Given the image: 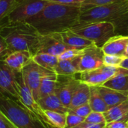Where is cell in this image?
I'll return each instance as SVG.
<instances>
[{
  "label": "cell",
  "mask_w": 128,
  "mask_h": 128,
  "mask_svg": "<svg viewBox=\"0 0 128 128\" xmlns=\"http://www.w3.org/2000/svg\"><path fill=\"white\" fill-rule=\"evenodd\" d=\"M33 54L29 51L11 52L4 62L16 73H21L22 69L32 61Z\"/></svg>",
  "instance_id": "obj_14"
},
{
  "label": "cell",
  "mask_w": 128,
  "mask_h": 128,
  "mask_svg": "<svg viewBox=\"0 0 128 128\" xmlns=\"http://www.w3.org/2000/svg\"><path fill=\"white\" fill-rule=\"evenodd\" d=\"M11 52L7 43L0 35V61H4L5 58Z\"/></svg>",
  "instance_id": "obj_35"
},
{
  "label": "cell",
  "mask_w": 128,
  "mask_h": 128,
  "mask_svg": "<svg viewBox=\"0 0 128 128\" xmlns=\"http://www.w3.org/2000/svg\"><path fill=\"white\" fill-rule=\"evenodd\" d=\"M38 103L43 110L54 111L65 114L68 112V109L63 105L56 94H52L50 95L41 98L38 100Z\"/></svg>",
  "instance_id": "obj_20"
},
{
  "label": "cell",
  "mask_w": 128,
  "mask_h": 128,
  "mask_svg": "<svg viewBox=\"0 0 128 128\" xmlns=\"http://www.w3.org/2000/svg\"><path fill=\"white\" fill-rule=\"evenodd\" d=\"M54 71L47 70L33 60L31 61L22 70L21 75L26 86L31 90L34 99H39V88L41 80L44 76L54 74Z\"/></svg>",
  "instance_id": "obj_8"
},
{
  "label": "cell",
  "mask_w": 128,
  "mask_h": 128,
  "mask_svg": "<svg viewBox=\"0 0 128 128\" xmlns=\"http://www.w3.org/2000/svg\"><path fill=\"white\" fill-rule=\"evenodd\" d=\"M17 3L18 0H0V26L6 22L7 17Z\"/></svg>",
  "instance_id": "obj_28"
},
{
  "label": "cell",
  "mask_w": 128,
  "mask_h": 128,
  "mask_svg": "<svg viewBox=\"0 0 128 128\" xmlns=\"http://www.w3.org/2000/svg\"><path fill=\"white\" fill-rule=\"evenodd\" d=\"M46 128H53V127L50 126V124H48L46 123Z\"/></svg>",
  "instance_id": "obj_42"
},
{
  "label": "cell",
  "mask_w": 128,
  "mask_h": 128,
  "mask_svg": "<svg viewBox=\"0 0 128 128\" xmlns=\"http://www.w3.org/2000/svg\"><path fill=\"white\" fill-rule=\"evenodd\" d=\"M0 35L11 52L29 51L34 55L40 34L28 22H5L0 26Z\"/></svg>",
  "instance_id": "obj_2"
},
{
  "label": "cell",
  "mask_w": 128,
  "mask_h": 128,
  "mask_svg": "<svg viewBox=\"0 0 128 128\" xmlns=\"http://www.w3.org/2000/svg\"><path fill=\"white\" fill-rule=\"evenodd\" d=\"M44 121L50 126L56 128H66L67 113H61L54 111L44 110Z\"/></svg>",
  "instance_id": "obj_26"
},
{
  "label": "cell",
  "mask_w": 128,
  "mask_h": 128,
  "mask_svg": "<svg viewBox=\"0 0 128 128\" xmlns=\"http://www.w3.org/2000/svg\"><path fill=\"white\" fill-rule=\"evenodd\" d=\"M112 23L115 27L116 35L128 36V12L118 16Z\"/></svg>",
  "instance_id": "obj_27"
},
{
  "label": "cell",
  "mask_w": 128,
  "mask_h": 128,
  "mask_svg": "<svg viewBox=\"0 0 128 128\" xmlns=\"http://www.w3.org/2000/svg\"><path fill=\"white\" fill-rule=\"evenodd\" d=\"M103 86L119 92L128 97V74H118Z\"/></svg>",
  "instance_id": "obj_23"
},
{
  "label": "cell",
  "mask_w": 128,
  "mask_h": 128,
  "mask_svg": "<svg viewBox=\"0 0 128 128\" xmlns=\"http://www.w3.org/2000/svg\"><path fill=\"white\" fill-rule=\"evenodd\" d=\"M128 43V36L115 35L110 38L102 46V50L105 55L124 56L125 49Z\"/></svg>",
  "instance_id": "obj_15"
},
{
  "label": "cell",
  "mask_w": 128,
  "mask_h": 128,
  "mask_svg": "<svg viewBox=\"0 0 128 128\" xmlns=\"http://www.w3.org/2000/svg\"><path fill=\"white\" fill-rule=\"evenodd\" d=\"M80 7L50 2L44 10L28 22L40 34L61 33L80 22Z\"/></svg>",
  "instance_id": "obj_1"
},
{
  "label": "cell",
  "mask_w": 128,
  "mask_h": 128,
  "mask_svg": "<svg viewBox=\"0 0 128 128\" xmlns=\"http://www.w3.org/2000/svg\"><path fill=\"white\" fill-rule=\"evenodd\" d=\"M104 56L102 49L94 44L82 50L80 62V72L94 70L104 66Z\"/></svg>",
  "instance_id": "obj_12"
},
{
  "label": "cell",
  "mask_w": 128,
  "mask_h": 128,
  "mask_svg": "<svg viewBox=\"0 0 128 128\" xmlns=\"http://www.w3.org/2000/svg\"><path fill=\"white\" fill-rule=\"evenodd\" d=\"M32 60L40 66L52 71L55 70V68L59 61L58 56L47 53L34 54L32 56Z\"/></svg>",
  "instance_id": "obj_25"
},
{
  "label": "cell",
  "mask_w": 128,
  "mask_h": 128,
  "mask_svg": "<svg viewBox=\"0 0 128 128\" xmlns=\"http://www.w3.org/2000/svg\"><path fill=\"white\" fill-rule=\"evenodd\" d=\"M0 128H16L10 119L0 110Z\"/></svg>",
  "instance_id": "obj_37"
},
{
  "label": "cell",
  "mask_w": 128,
  "mask_h": 128,
  "mask_svg": "<svg viewBox=\"0 0 128 128\" xmlns=\"http://www.w3.org/2000/svg\"><path fill=\"white\" fill-rule=\"evenodd\" d=\"M0 110L16 128H46V122L34 116L16 99L0 91Z\"/></svg>",
  "instance_id": "obj_3"
},
{
  "label": "cell",
  "mask_w": 128,
  "mask_h": 128,
  "mask_svg": "<svg viewBox=\"0 0 128 128\" xmlns=\"http://www.w3.org/2000/svg\"><path fill=\"white\" fill-rule=\"evenodd\" d=\"M124 1H128V0H85L80 6V10L81 12H82L90 8H92L94 7L112 4V3H118Z\"/></svg>",
  "instance_id": "obj_29"
},
{
  "label": "cell",
  "mask_w": 128,
  "mask_h": 128,
  "mask_svg": "<svg viewBox=\"0 0 128 128\" xmlns=\"http://www.w3.org/2000/svg\"><path fill=\"white\" fill-rule=\"evenodd\" d=\"M119 67L128 69V58H124V59L123 60V62H122V64H120Z\"/></svg>",
  "instance_id": "obj_40"
},
{
  "label": "cell",
  "mask_w": 128,
  "mask_h": 128,
  "mask_svg": "<svg viewBox=\"0 0 128 128\" xmlns=\"http://www.w3.org/2000/svg\"><path fill=\"white\" fill-rule=\"evenodd\" d=\"M124 56H125V58H128V44H127L126 49H125V53H124Z\"/></svg>",
  "instance_id": "obj_41"
},
{
  "label": "cell",
  "mask_w": 128,
  "mask_h": 128,
  "mask_svg": "<svg viewBox=\"0 0 128 128\" xmlns=\"http://www.w3.org/2000/svg\"><path fill=\"white\" fill-rule=\"evenodd\" d=\"M125 57L112 56V55H105L104 56V64L106 66H113L119 67Z\"/></svg>",
  "instance_id": "obj_31"
},
{
  "label": "cell",
  "mask_w": 128,
  "mask_h": 128,
  "mask_svg": "<svg viewBox=\"0 0 128 128\" xmlns=\"http://www.w3.org/2000/svg\"></svg>",
  "instance_id": "obj_43"
},
{
  "label": "cell",
  "mask_w": 128,
  "mask_h": 128,
  "mask_svg": "<svg viewBox=\"0 0 128 128\" xmlns=\"http://www.w3.org/2000/svg\"><path fill=\"white\" fill-rule=\"evenodd\" d=\"M92 112V108H91L89 104H86L80 106H78V107H76L75 109L68 110V112L86 118Z\"/></svg>",
  "instance_id": "obj_30"
},
{
  "label": "cell",
  "mask_w": 128,
  "mask_h": 128,
  "mask_svg": "<svg viewBox=\"0 0 128 128\" xmlns=\"http://www.w3.org/2000/svg\"><path fill=\"white\" fill-rule=\"evenodd\" d=\"M90 98V86L80 81L74 94L72 97L71 102L68 110L75 109L80 106L88 104Z\"/></svg>",
  "instance_id": "obj_19"
},
{
  "label": "cell",
  "mask_w": 128,
  "mask_h": 128,
  "mask_svg": "<svg viewBox=\"0 0 128 128\" xmlns=\"http://www.w3.org/2000/svg\"><path fill=\"white\" fill-rule=\"evenodd\" d=\"M98 88L104 102L108 106L109 109L116 105H118L119 104L127 100L128 99V96L114 89L107 88L106 86H98Z\"/></svg>",
  "instance_id": "obj_18"
},
{
  "label": "cell",
  "mask_w": 128,
  "mask_h": 128,
  "mask_svg": "<svg viewBox=\"0 0 128 128\" xmlns=\"http://www.w3.org/2000/svg\"><path fill=\"white\" fill-rule=\"evenodd\" d=\"M128 113V99L127 100L110 108L107 111L104 112L106 122L110 123L112 122L118 121Z\"/></svg>",
  "instance_id": "obj_24"
},
{
  "label": "cell",
  "mask_w": 128,
  "mask_h": 128,
  "mask_svg": "<svg viewBox=\"0 0 128 128\" xmlns=\"http://www.w3.org/2000/svg\"><path fill=\"white\" fill-rule=\"evenodd\" d=\"M70 29L100 48L110 38L116 35L114 25L106 21L79 22Z\"/></svg>",
  "instance_id": "obj_4"
},
{
  "label": "cell",
  "mask_w": 128,
  "mask_h": 128,
  "mask_svg": "<svg viewBox=\"0 0 128 128\" xmlns=\"http://www.w3.org/2000/svg\"><path fill=\"white\" fill-rule=\"evenodd\" d=\"M106 123H100V124H93L83 122L78 125L74 127L73 128H105Z\"/></svg>",
  "instance_id": "obj_38"
},
{
  "label": "cell",
  "mask_w": 128,
  "mask_h": 128,
  "mask_svg": "<svg viewBox=\"0 0 128 128\" xmlns=\"http://www.w3.org/2000/svg\"><path fill=\"white\" fill-rule=\"evenodd\" d=\"M17 74L4 61H0V91L18 100Z\"/></svg>",
  "instance_id": "obj_13"
},
{
  "label": "cell",
  "mask_w": 128,
  "mask_h": 128,
  "mask_svg": "<svg viewBox=\"0 0 128 128\" xmlns=\"http://www.w3.org/2000/svg\"><path fill=\"white\" fill-rule=\"evenodd\" d=\"M84 121H85V118L68 112L67 118H66V128H73L74 127L78 125L79 124L83 122Z\"/></svg>",
  "instance_id": "obj_33"
},
{
  "label": "cell",
  "mask_w": 128,
  "mask_h": 128,
  "mask_svg": "<svg viewBox=\"0 0 128 128\" xmlns=\"http://www.w3.org/2000/svg\"><path fill=\"white\" fill-rule=\"evenodd\" d=\"M80 82V80L74 76L58 75L55 94L58 97L64 106L69 109L72 97Z\"/></svg>",
  "instance_id": "obj_10"
},
{
  "label": "cell",
  "mask_w": 128,
  "mask_h": 128,
  "mask_svg": "<svg viewBox=\"0 0 128 128\" xmlns=\"http://www.w3.org/2000/svg\"><path fill=\"white\" fill-rule=\"evenodd\" d=\"M57 78L58 75L56 73L45 76L42 78L39 88V99L52 94H55Z\"/></svg>",
  "instance_id": "obj_22"
},
{
  "label": "cell",
  "mask_w": 128,
  "mask_h": 128,
  "mask_svg": "<svg viewBox=\"0 0 128 128\" xmlns=\"http://www.w3.org/2000/svg\"><path fill=\"white\" fill-rule=\"evenodd\" d=\"M47 1H49L50 2H53V3L80 7L85 0H47Z\"/></svg>",
  "instance_id": "obj_36"
},
{
  "label": "cell",
  "mask_w": 128,
  "mask_h": 128,
  "mask_svg": "<svg viewBox=\"0 0 128 128\" xmlns=\"http://www.w3.org/2000/svg\"><path fill=\"white\" fill-rule=\"evenodd\" d=\"M50 3L47 0H18L15 8L7 17L6 22H28L40 13Z\"/></svg>",
  "instance_id": "obj_6"
},
{
  "label": "cell",
  "mask_w": 128,
  "mask_h": 128,
  "mask_svg": "<svg viewBox=\"0 0 128 128\" xmlns=\"http://www.w3.org/2000/svg\"><path fill=\"white\" fill-rule=\"evenodd\" d=\"M77 78L88 86H103L106 82L118 74H128V69L122 67L104 65L99 68L80 72Z\"/></svg>",
  "instance_id": "obj_7"
},
{
  "label": "cell",
  "mask_w": 128,
  "mask_h": 128,
  "mask_svg": "<svg viewBox=\"0 0 128 128\" xmlns=\"http://www.w3.org/2000/svg\"></svg>",
  "instance_id": "obj_44"
},
{
  "label": "cell",
  "mask_w": 128,
  "mask_h": 128,
  "mask_svg": "<svg viewBox=\"0 0 128 128\" xmlns=\"http://www.w3.org/2000/svg\"><path fill=\"white\" fill-rule=\"evenodd\" d=\"M80 56L69 60H59L55 68V73L61 76H74L80 73Z\"/></svg>",
  "instance_id": "obj_17"
},
{
  "label": "cell",
  "mask_w": 128,
  "mask_h": 128,
  "mask_svg": "<svg viewBox=\"0 0 128 128\" xmlns=\"http://www.w3.org/2000/svg\"><path fill=\"white\" fill-rule=\"evenodd\" d=\"M63 42L70 49H76L82 50L89 46L94 44L91 40L77 34L70 28L60 33Z\"/></svg>",
  "instance_id": "obj_16"
},
{
  "label": "cell",
  "mask_w": 128,
  "mask_h": 128,
  "mask_svg": "<svg viewBox=\"0 0 128 128\" xmlns=\"http://www.w3.org/2000/svg\"><path fill=\"white\" fill-rule=\"evenodd\" d=\"M127 12H128V0L118 3L100 5L81 12L79 22L102 21L112 22Z\"/></svg>",
  "instance_id": "obj_5"
},
{
  "label": "cell",
  "mask_w": 128,
  "mask_h": 128,
  "mask_svg": "<svg viewBox=\"0 0 128 128\" xmlns=\"http://www.w3.org/2000/svg\"><path fill=\"white\" fill-rule=\"evenodd\" d=\"M106 127L108 128H128V122L122 121H115L110 123H106Z\"/></svg>",
  "instance_id": "obj_39"
},
{
  "label": "cell",
  "mask_w": 128,
  "mask_h": 128,
  "mask_svg": "<svg viewBox=\"0 0 128 128\" xmlns=\"http://www.w3.org/2000/svg\"><path fill=\"white\" fill-rule=\"evenodd\" d=\"M86 122L88 123H93V124H100V123H106V119L104 117V113L98 112H94L92 111L86 118Z\"/></svg>",
  "instance_id": "obj_32"
},
{
  "label": "cell",
  "mask_w": 128,
  "mask_h": 128,
  "mask_svg": "<svg viewBox=\"0 0 128 128\" xmlns=\"http://www.w3.org/2000/svg\"><path fill=\"white\" fill-rule=\"evenodd\" d=\"M82 52V50H76V49H68L63 52L60 56H58L59 60H69L74 58L76 57H78L81 56Z\"/></svg>",
  "instance_id": "obj_34"
},
{
  "label": "cell",
  "mask_w": 128,
  "mask_h": 128,
  "mask_svg": "<svg viewBox=\"0 0 128 128\" xmlns=\"http://www.w3.org/2000/svg\"><path fill=\"white\" fill-rule=\"evenodd\" d=\"M17 88H18V100L27 110L37 117L44 121V110L40 107L38 101L34 99L31 90L25 84L21 73L17 74ZM45 122V121H44Z\"/></svg>",
  "instance_id": "obj_11"
},
{
  "label": "cell",
  "mask_w": 128,
  "mask_h": 128,
  "mask_svg": "<svg viewBox=\"0 0 128 128\" xmlns=\"http://www.w3.org/2000/svg\"><path fill=\"white\" fill-rule=\"evenodd\" d=\"M88 104L94 112H105L109 110L108 106L104 102L102 96L100 95L98 86H90V98Z\"/></svg>",
  "instance_id": "obj_21"
},
{
  "label": "cell",
  "mask_w": 128,
  "mask_h": 128,
  "mask_svg": "<svg viewBox=\"0 0 128 128\" xmlns=\"http://www.w3.org/2000/svg\"><path fill=\"white\" fill-rule=\"evenodd\" d=\"M63 42L60 33L40 34L35 49V53H47L58 56L68 50Z\"/></svg>",
  "instance_id": "obj_9"
}]
</instances>
